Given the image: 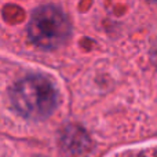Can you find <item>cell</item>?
Returning a JSON list of instances; mask_svg holds the SVG:
<instances>
[{"instance_id":"1","label":"cell","mask_w":157,"mask_h":157,"mask_svg":"<svg viewBox=\"0 0 157 157\" xmlns=\"http://www.w3.org/2000/svg\"><path fill=\"white\" fill-rule=\"evenodd\" d=\"M57 90L47 77L40 75L19 80L11 90V105L25 119L43 120L57 106Z\"/></svg>"},{"instance_id":"2","label":"cell","mask_w":157,"mask_h":157,"mask_svg":"<svg viewBox=\"0 0 157 157\" xmlns=\"http://www.w3.org/2000/svg\"><path fill=\"white\" fill-rule=\"evenodd\" d=\"M29 37L37 47L54 50L71 35V24L63 11L54 6H43L33 11L28 26Z\"/></svg>"}]
</instances>
